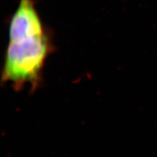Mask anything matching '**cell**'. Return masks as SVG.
I'll list each match as a JSON object with an SVG mask.
<instances>
[{
    "label": "cell",
    "instance_id": "1",
    "mask_svg": "<svg viewBox=\"0 0 157 157\" xmlns=\"http://www.w3.org/2000/svg\"><path fill=\"white\" fill-rule=\"evenodd\" d=\"M52 44L47 33L41 36L9 41L2 71V80L17 89L29 84L35 89L40 83L41 73Z\"/></svg>",
    "mask_w": 157,
    "mask_h": 157
},
{
    "label": "cell",
    "instance_id": "2",
    "mask_svg": "<svg viewBox=\"0 0 157 157\" xmlns=\"http://www.w3.org/2000/svg\"><path fill=\"white\" fill-rule=\"evenodd\" d=\"M45 33L36 8V0H19L9 24V41L41 36Z\"/></svg>",
    "mask_w": 157,
    "mask_h": 157
}]
</instances>
